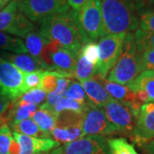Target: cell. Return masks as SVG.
I'll return each mask as SVG.
<instances>
[{
  "mask_svg": "<svg viewBox=\"0 0 154 154\" xmlns=\"http://www.w3.org/2000/svg\"><path fill=\"white\" fill-rule=\"evenodd\" d=\"M127 33L111 34L100 37L98 42L99 57L95 66V75L106 78L121 54L122 48Z\"/></svg>",
  "mask_w": 154,
  "mask_h": 154,
  "instance_id": "obj_5",
  "label": "cell"
},
{
  "mask_svg": "<svg viewBox=\"0 0 154 154\" xmlns=\"http://www.w3.org/2000/svg\"><path fill=\"white\" fill-rule=\"evenodd\" d=\"M5 124H7V122H6L4 116H0V128L3 126V125H5Z\"/></svg>",
  "mask_w": 154,
  "mask_h": 154,
  "instance_id": "obj_42",
  "label": "cell"
},
{
  "mask_svg": "<svg viewBox=\"0 0 154 154\" xmlns=\"http://www.w3.org/2000/svg\"><path fill=\"white\" fill-rule=\"evenodd\" d=\"M100 81L105 87L106 92L110 94L112 99H116L128 106L136 115L139 116L140 108L142 105L138 100L135 92L131 90L128 86L110 82L106 80V78H100Z\"/></svg>",
  "mask_w": 154,
  "mask_h": 154,
  "instance_id": "obj_15",
  "label": "cell"
},
{
  "mask_svg": "<svg viewBox=\"0 0 154 154\" xmlns=\"http://www.w3.org/2000/svg\"><path fill=\"white\" fill-rule=\"evenodd\" d=\"M3 57L10 61L17 69L23 73H32L50 70V67L41 58L28 54H15L5 52L2 54Z\"/></svg>",
  "mask_w": 154,
  "mask_h": 154,
  "instance_id": "obj_16",
  "label": "cell"
},
{
  "mask_svg": "<svg viewBox=\"0 0 154 154\" xmlns=\"http://www.w3.org/2000/svg\"><path fill=\"white\" fill-rule=\"evenodd\" d=\"M89 100L85 104L79 103L77 101H75L73 99H68V98H62V99L57 102V104L53 107L52 112L54 113L57 116L61 112L63 111H73V112H76L80 114H83L85 112V110L88 108V104H89Z\"/></svg>",
  "mask_w": 154,
  "mask_h": 154,
  "instance_id": "obj_26",
  "label": "cell"
},
{
  "mask_svg": "<svg viewBox=\"0 0 154 154\" xmlns=\"http://www.w3.org/2000/svg\"><path fill=\"white\" fill-rule=\"evenodd\" d=\"M64 154H111L105 136H85L70 143L64 144Z\"/></svg>",
  "mask_w": 154,
  "mask_h": 154,
  "instance_id": "obj_12",
  "label": "cell"
},
{
  "mask_svg": "<svg viewBox=\"0 0 154 154\" xmlns=\"http://www.w3.org/2000/svg\"><path fill=\"white\" fill-rule=\"evenodd\" d=\"M80 54H82L90 63L96 66L99 57V45L96 42H86L83 44Z\"/></svg>",
  "mask_w": 154,
  "mask_h": 154,
  "instance_id": "obj_34",
  "label": "cell"
},
{
  "mask_svg": "<svg viewBox=\"0 0 154 154\" xmlns=\"http://www.w3.org/2000/svg\"><path fill=\"white\" fill-rule=\"evenodd\" d=\"M75 18L83 42H96L102 35L101 0H90L78 11Z\"/></svg>",
  "mask_w": 154,
  "mask_h": 154,
  "instance_id": "obj_4",
  "label": "cell"
},
{
  "mask_svg": "<svg viewBox=\"0 0 154 154\" xmlns=\"http://www.w3.org/2000/svg\"><path fill=\"white\" fill-rule=\"evenodd\" d=\"M83 114L73 112V111H63L57 115L56 125L57 128H75L82 127Z\"/></svg>",
  "mask_w": 154,
  "mask_h": 154,
  "instance_id": "obj_28",
  "label": "cell"
},
{
  "mask_svg": "<svg viewBox=\"0 0 154 154\" xmlns=\"http://www.w3.org/2000/svg\"><path fill=\"white\" fill-rule=\"evenodd\" d=\"M39 33L47 40L57 42L77 57L84 44L72 9L39 21Z\"/></svg>",
  "mask_w": 154,
  "mask_h": 154,
  "instance_id": "obj_1",
  "label": "cell"
},
{
  "mask_svg": "<svg viewBox=\"0 0 154 154\" xmlns=\"http://www.w3.org/2000/svg\"><path fill=\"white\" fill-rule=\"evenodd\" d=\"M32 119L41 129V131L47 134L48 135L51 134V132L56 128L57 116L51 110L38 109L32 116Z\"/></svg>",
  "mask_w": 154,
  "mask_h": 154,
  "instance_id": "obj_20",
  "label": "cell"
},
{
  "mask_svg": "<svg viewBox=\"0 0 154 154\" xmlns=\"http://www.w3.org/2000/svg\"><path fill=\"white\" fill-rule=\"evenodd\" d=\"M24 73L0 55V94L16 101L26 93Z\"/></svg>",
  "mask_w": 154,
  "mask_h": 154,
  "instance_id": "obj_10",
  "label": "cell"
},
{
  "mask_svg": "<svg viewBox=\"0 0 154 154\" xmlns=\"http://www.w3.org/2000/svg\"><path fill=\"white\" fill-rule=\"evenodd\" d=\"M20 147L7 124L0 128V154H19Z\"/></svg>",
  "mask_w": 154,
  "mask_h": 154,
  "instance_id": "obj_21",
  "label": "cell"
},
{
  "mask_svg": "<svg viewBox=\"0 0 154 154\" xmlns=\"http://www.w3.org/2000/svg\"><path fill=\"white\" fill-rule=\"evenodd\" d=\"M134 38L139 54L145 51L154 49V33L138 28L134 33Z\"/></svg>",
  "mask_w": 154,
  "mask_h": 154,
  "instance_id": "obj_27",
  "label": "cell"
},
{
  "mask_svg": "<svg viewBox=\"0 0 154 154\" xmlns=\"http://www.w3.org/2000/svg\"><path fill=\"white\" fill-rule=\"evenodd\" d=\"M90 0H68V5L69 8H71L74 11H78L86 3H88Z\"/></svg>",
  "mask_w": 154,
  "mask_h": 154,
  "instance_id": "obj_38",
  "label": "cell"
},
{
  "mask_svg": "<svg viewBox=\"0 0 154 154\" xmlns=\"http://www.w3.org/2000/svg\"><path fill=\"white\" fill-rule=\"evenodd\" d=\"M140 71L154 72V49L145 51L140 54Z\"/></svg>",
  "mask_w": 154,
  "mask_h": 154,
  "instance_id": "obj_35",
  "label": "cell"
},
{
  "mask_svg": "<svg viewBox=\"0 0 154 154\" xmlns=\"http://www.w3.org/2000/svg\"><path fill=\"white\" fill-rule=\"evenodd\" d=\"M13 1H15V2H16L17 4H18L19 2H21V1H22V0H13Z\"/></svg>",
  "mask_w": 154,
  "mask_h": 154,
  "instance_id": "obj_44",
  "label": "cell"
},
{
  "mask_svg": "<svg viewBox=\"0 0 154 154\" xmlns=\"http://www.w3.org/2000/svg\"><path fill=\"white\" fill-rule=\"evenodd\" d=\"M13 101L8 97L0 94V116L4 115L11 107Z\"/></svg>",
  "mask_w": 154,
  "mask_h": 154,
  "instance_id": "obj_37",
  "label": "cell"
},
{
  "mask_svg": "<svg viewBox=\"0 0 154 154\" xmlns=\"http://www.w3.org/2000/svg\"><path fill=\"white\" fill-rule=\"evenodd\" d=\"M63 96L65 98L73 99L79 103H82V104H85L88 101L86 94L82 87V84L78 82H75V81L70 82Z\"/></svg>",
  "mask_w": 154,
  "mask_h": 154,
  "instance_id": "obj_33",
  "label": "cell"
},
{
  "mask_svg": "<svg viewBox=\"0 0 154 154\" xmlns=\"http://www.w3.org/2000/svg\"><path fill=\"white\" fill-rule=\"evenodd\" d=\"M77 57L70 51L54 41H50L41 56V59L50 67L51 71L59 72L69 79L74 78Z\"/></svg>",
  "mask_w": 154,
  "mask_h": 154,
  "instance_id": "obj_6",
  "label": "cell"
},
{
  "mask_svg": "<svg viewBox=\"0 0 154 154\" xmlns=\"http://www.w3.org/2000/svg\"><path fill=\"white\" fill-rule=\"evenodd\" d=\"M51 135L59 143H70L82 138V127L75 128H57L51 132Z\"/></svg>",
  "mask_w": 154,
  "mask_h": 154,
  "instance_id": "obj_22",
  "label": "cell"
},
{
  "mask_svg": "<svg viewBox=\"0 0 154 154\" xmlns=\"http://www.w3.org/2000/svg\"><path fill=\"white\" fill-rule=\"evenodd\" d=\"M9 1H10V0H6V2H7V3H9Z\"/></svg>",
  "mask_w": 154,
  "mask_h": 154,
  "instance_id": "obj_45",
  "label": "cell"
},
{
  "mask_svg": "<svg viewBox=\"0 0 154 154\" xmlns=\"http://www.w3.org/2000/svg\"><path fill=\"white\" fill-rule=\"evenodd\" d=\"M44 36L39 33V31H32L25 37V45L28 52L33 57L41 58L42 53L45 46L49 43Z\"/></svg>",
  "mask_w": 154,
  "mask_h": 154,
  "instance_id": "obj_19",
  "label": "cell"
},
{
  "mask_svg": "<svg viewBox=\"0 0 154 154\" xmlns=\"http://www.w3.org/2000/svg\"><path fill=\"white\" fill-rule=\"evenodd\" d=\"M0 49L15 54H26L28 50L21 38L8 35L0 31Z\"/></svg>",
  "mask_w": 154,
  "mask_h": 154,
  "instance_id": "obj_23",
  "label": "cell"
},
{
  "mask_svg": "<svg viewBox=\"0 0 154 154\" xmlns=\"http://www.w3.org/2000/svg\"><path fill=\"white\" fill-rule=\"evenodd\" d=\"M107 142L111 154H139L134 145L125 138H110L107 139Z\"/></svg>",
  "mask_w": 154,
  "mask_h": 154,
  "instance_id": "obj_29",
  "label": "cell"
},
{
  "mask_svg": "<svg viewBox=\"0 0 154 154\" xmlns=\"http://www.w3.org/2000/svg\"><path fill=\"white\" fill-rule=\"evenodd\" d=\"M154 138V102L140 106L131 139L140 147Z\"/></svg>",
  "mask_w": 154,
  "mask_h": 154,
  "instance_id": "obj_13",
  "label": "cell"
},
{
  "mask_svg": "<svg viewBox=\"0 0 154 154\" xmlns=\"http://www.w3.org/2000/svg\"><path fill=\"white\" fill-rule=\"evenodd\" d=\"M82 137L100 135L109 136L118 134L116 128L107 119L103 108L97 107L89 102L87 110L83 113Z\"/></svg>",
  "mask_w": 154,
  "mask_h": 154,
  "instance_id": "obj_11",
  "label": "cell"
},
{
  "mask_svg": "<svg viewBox=\"0 0 154 154\" xmlns=\"http://www.w3.org/2000/svg\"><path fill=\"white\" fill-rule=\"evenodd\" d=\"M43 73L44 71L24 73L23 82H24V88H25L26 92L30 89L40 87V82H41L42 76H43Z\"/></svg>",
  "mask_w": 154,
  "mask_h": 154,
  "instance_id": "obj_36",
  "label": "cell"
},
{
  "mask_svg": "<svg viewBox=\"0 0 154 154\" xmlns=\"http://www.w3.org/2000/svg\"><path fill=\"white\" fill-rule=\"evenodd\" d=\"M103 110L107 119L115 127L118 134L132 137L138 116L128 106L111 98L104 105Z\"/></svg>",
  "mask_w": 154,
  "mask_h": 154,
  "instance_id": "obj_8",
  "label": "cell"
},
{
  "mask_svg": "<svg viewBox=\"0 0 154 154\" xmlns=\"http://www.w3.org/2000/svg\"><path fill=\"white\" fill-rule=\"evenodd\" d=\"M102 36L133 33L139 27V9L133 0H101Z\"/></svg>",
  "mask_w": 154,
  "mask_h": 154,
  "instance_id": "obj_2",
  "label": "cell"
},
{
  "mask_svg": "<svg viewBox=\"0 0 154 154\" xmlns=\"http://www.w3.org/2000/svg\"><path fill=\"white\" fill-rule=\"evenodd\" d=\"M133 1L134 2V4L136 5L140 11H141L149 6L152 5L154 4V0H133Z\"/></svg>",
  "mask_w": 154,
  "mask_h": 154,
  "instance_id": "obj_39",
  "label": "cell"
},
{
  "mask_svg": "<svg viewBox=\"0 0 154 154\" xmlns=\"http://www.w3.org/2000/svg\"><path fill=\"white\" fill-rule=\"evenodd\" d=\"M17 7L31 22H39L45 17L70 10L68 0H22Z\"/></svg>",
  "mask_w": 154,
  "mask_h": 154,
  "instance_id": "obj_7",
  "label": "cell"
},
{
  "mask_svg": "<svg viewBox=\"0 0 154 154\" xmlns=\"http://www.w3.org/2000/svg\"><path fill=\"white\" fill-rule=\"evenodd\" d=\"M140 74V54L134 43V33H128L124 39L121 54L109 72L106 80L128 86Z\"/></svg>",
  "mask_w": 154,
  "mask_h": 154,
  "instance_id": "obj_3",
  "label": "cell"
},
{
  "mask_svg": "<svg viewBox=\"0 0 154 154\" xmlns=\"http://www.w3.org/2000/svg\"><path fill=\"white\" fill-rule=\"evenodd\" d=\"M13 131L19 134H22L28 136L36 138H49L50 135L45 134L38 127V125L33 121V119H26L19 122L16 124L11 125Z\"/></svg>",
  "mask_w": 154,
  "mask_h": 154,
  "instance_id": "obj_24",
  "label": "cell"
},
{
  "mask_svg": "<svg viewBox=\"0 0 154 154\" xmlns=\"http://www.w3.org/2000/svg\"><path fill=\"white\" fill-rule=\"evenodd\" d=\"M95 66L90 63L82 54L79 53L77 57L76 65L73 74L74 78L77 79L80 82H85L95 75Z\"/></svg>",
  "mask_w": 154,
  "mask_h": 154,
  "instance_id": "obj_25",
  "label": "cell"
},
{
  "mask_svg": "<svg viewBox=\"0 0 154 154\" xmlns=\"http://www.w3.org/2000/svg\"><path fill=\"white\" fill-rule=\"evenodd\" d=\"M128 87L134 92L143 91L147 94L149 102L154 101V72H141Z\"/></svg>",
  "mask_w": 154,
  "mask_h": 154,
  "instance_id": "obj_18",
  "label": "cell"
},
{
  "mask_svg": "<svg viewBox=\"0 0 154 154\" xmlns=\"http://www.w3.org/2000/svg\"><path fill=\"white\" fill-rule=\"evenodd\" d=\"M61 77L66 78L63 74L57 71H51V70L44 71L39 88L43 89L46 94H50L55 91L57 86V81Z\"/></svg>",
  "mask_w": 154,
  "mask_h": 154,
  "instance_id": "obj_31",
  "label": "cell"
},
{
  "mask_svg": "<svg viewBox=\"0 0 154 154\" xmlns=\"http://www.w3.org/2000/svg\"><path fill=\"white\" fill-rule=\"evenodd\" d=\"M82 87L88 96V99L95 106L103 108L104 105L111 99L110 94L105 90L100 78L94 75L92 78L81 82Z\"/></svg>",
  "mask_w": 154,
  "mask_h": 154,
  "instance_id": "obj_17",
  "label": "cell"
},
{
  "mask_svg": "<svg viewBox=\"0 0 154 154\" xmlns=\"http://www.w3.org/2000/svg\"><path fill=\"white\" fill-rule=\"evenodd\" d=\"M147 154H154V138L141 146Z\"/></svg>",
  "mask_w": 154,
  "mask_h": 154,
  "instance_id": "obj_40",
  "label": "cell"
},
{
  "mask_svg": "<svg viewBox=\"0 0 154 154\" xmlns=\"http://www.w3.org/2000/svg\"><path fill=\"white\" fill-rule=\"evenodd\" d=\"M139 27L141 30L154 33V5L140 11Z\"/></svg>",
  "mask_w": 154,
  "mask_h": 154,
  "instance_id": "obj_32",
  "label": "cell"
},
{
  "mask_svg": "<svg viewBox=\"0 0 154 154\" xmlns=\"http://www.w3.org/2000/svg\"><path fill=\"white\" fill-rule=\"evenodd\" d=\"M47 94L41 88H33L27 91L24 94H22V97L17 99L19 103L22 104H31V105H38L45 102L46 99Z\"/></svg>",
  "mask_w": 154,
  "mask_h": 154,
  "instance_id": "obj_30",
  "label": "cell"
},
{
  "mask_svg": "<svg viewBox=\"0 0 154 154\" xmlns=\"http://www.w3.org/2000/svg\"><path fill=\"white\" fill-rule=\"evenodd\" d=\"M36 154H64L63 147H57V148L53 149L49 152H39Z\"/></svg>",
  "mask_w": 154,
  "mask_h": 154,
  "instance_id": "obj_41",
  "label": "cell"
},
{
  "mask_svg": "<svg viewBox=\"0 0 154 154\" xmlns=\"http://www.w3.org/2000/svg\"><path fill=\"white\" fill-rule=\"evenodd\" d=\"M6 4H7L6 0H0V8L4 7V6Z\"/></svg>",
  "mask_w": 154,
  "mask_h": 154,
  "instance_id": "obj_43",
  "label": "cell"
},
{
  "mask_svg": "<svg viewBox=\"0 0 154 154\" xmlns=\"http://www.w3.org/2000/svg\"><path fill=\"white\" fill-rule=\"evenodd\" d=\"M13 137L19 145V154H36L59 147L60 143L51 138H36L13 132Z\"/></svg>",
  "mask_w": 154,
  "mask_h": 154,
  "instance_id": "obj_14",
  "label": "cell"
},
{
  "mask_svg": "<svg viewBox=\"0 0 154 154\" xmlns=\"http://www.w3.org/2000/svg\"><path fill=\"white\" fill-rule=\"evenodd\" d=\"M154 5V4H153V5ZM151 6H152V5H151ZM149 7H150V6H149Z\"/></svg>",
  "mask_w": 154,
  "mask_h": 154,
  "instance_id": "obj_46",
  "label": "cell"
},
{
  "mask_svg": "<svg viewBox=\"0 0 154 154\" xmlns=\"http://www.w3.org/2000/svg\"><path fill=\"white\" fill-rule=\"evenodd\" d=\"M34 30V25L28 17L18 10L17 4L11 0L0 11V31H4L17 37L25 38Z\"/></svg>",
  "mask_w": 154,
  "mask_h": 154,
  "instance_id": "obj_9",
  "label": "cell"
}]
</instances>
